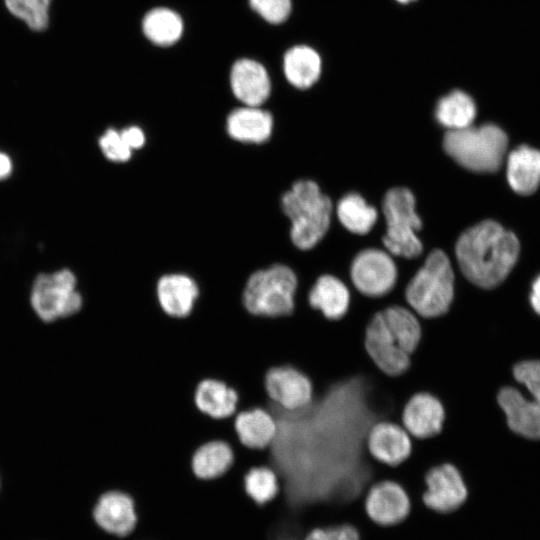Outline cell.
Wrapping results in <instances>:
<instances>
[{
	"instance_id": "6da1fadb",
	"label": "cell",
	"mask_w": 540,
	"mask_h": 540,
	"mask_svg": "<svg viewBox=\"0 0 540 540\" xmlns=\"http://www.w3.org/2000/svg\"><path fill=\"white\" fill-rule=\"evenodd\" d=\"M277 433L266 449L268 466L281 482V496L300 507L359 495L375 483L378 462L367 434L381 421L368 389L357 376L313 391L305 407L288 411L266 405Z\"/></svg>"
},
{
	"instance_id": "7a4b0ae2",
	"label": "cell",
	"mask_w": 540,
	"mask_h": 540,
	"mask_svg": "<svg viewBox=\"0 0 540 540\" xmlns=\"http://www.w3.org/2000/svg\"><path fill=\"white\" fill-rule=\"evenodd\" d=\"M517 237L493 220L464 231L455 253L462 275L482 289L498 286L509 274L519 254Z\"/></svg>"
},
{
	"instance_id": "3957f363",
	"label": "cell",
	"mask_w": 540,
	"mask_h": 540,
	"mask_svg": "<svg viewBox=\"0 0 540 540\" xmlns=\"http://www.w3.org/2000/svg\"><path fill=\"white\" fill-rule=\"evenodd\" d=\"M421 335L420 318L408 306L392 304L370 319L365 329L364 347L381 372L399 376L410 367Z\"/></svg>"
},
{
	"instance_id": "277c9868",
	"label": "cell",
	"mask_w": 540,
	"mask_h": 540,
	"mask_svg": "<svg viewBox=\"0 0 540 540\" xmlns=\"http://www.w3.org/2000/svg\"><path fill=\"white\" fill-rule=\"evenodd\" d=\"M455 273L448 256L433 250L404 289L407 306L423 319L446 314L455 297Z\"/></svg>"
},
{
	"instance_id": "5b68a950",
	"label": "cell",
	"mask_w": 540,
	"mask_h": 540,
	"mask_svg": "<svg viewBox=\"0 0 540 540\" xmlns=\"http://www.w3.org/2000/svg\"><path fill=\"white\" fill-rule=\"evenodd\" d=\"M281 206L291 221L290 237L297 248L307 250L314 247L327 232L332 203L315 182H295L283 194Z\"/></svg>"
},
{
	"instance_id": "8992f818",
	"label": "cell",
	"mask_w": 540,
	"mask_h": 540,
	"mask_svg": "<svg viewBox=\"0 0 540 540\" xmlns=\"http://www.w3.org/2000/svg\"><path fill=\"white\" fill-rule=\"evenodd\" d=\"M298 277L284 264H274L249 274L242 292L245 309L252 315L281 317L293 313Z\"/></svg>"
},
{
	"instance_id": "52a82bcc",
	"label": "cell",
	"mask_w": 540,
	"mask_h": 540,
	"mask_svg": "<svg viewBox=\"0 0 540 540\" xmlns=\"http://www.w3.org/2000/svg\"><path fill=\"white\" fill-rule=\"evenodd\" d=\"M507 145V135L495 124L448 130L443 139L445 152L459 165L474 172L497 171Z\"/></svg>"
},
{
	"instance_id": "ba28073f",
	"label": "cell",
	"mask_w": 540,
	"mask_h": 540,
	"mask_svg": "<svg viewBox=\"0 0 540 540\" xmlns=\"http://www.w3.org/2000/svg\"><path fill=\"white\" fill-rule=\"evenodd\" d=\"M382 208L387 224L383 237L385 247L397 256L418 257L422 243L416 233L422 228V222L415 211L412 192L404 187L390 189L384 196Z\"/></svg>"
},
{
	"instance_id": "9c48e42d",
	"label": "cell",
	"mask_w": 540,
	"mask_h": 540,
	"mask_svg": "<svg viewBox=\"0 0 540 540\" xmlns=\"http://www.w3.org/2000/svg\"><path fill=\"white\" fill-rule=\"evenodd\" d=\"M30 305L46 324L71 318L83 308L84 297L77 289V278L69 269L39 274L32 285Z\"/></svg>"
},
{
	"instance_id": "30bf717a",
	"label": "cell",
	"mask_w": 540,
	"mask_h": 540,
	"mask_svg": "<svg viewBox=\"0 0 540 540\" xmlns=\"http://www.w3.org/2000/svg\"><path fill=\"white\" fill-rule=\"evenodd\" d=\"M349 278L358 293L376 299L387 296L394 289L398 271L386 252L366 249L352 261Z\"/></svg>"
},
{
	"instance_id": "8fae6325",
	"label": "cell",
	"mask_w": 540,
	"mask_h": 540,
	"mask_svg": "<svg viewBox=\"0 0 540 540\" xmlns=\"http://www.w3.org/2000/svg\"><path fill=\"white\" fill-rule=\"evenodd\" d=\"M424 504L439 513L458 509L467 499L468 489L461 472L446 462L430 468L425 474Z\"/></svg>"
},
{
	"instance_id": "7c38bea8",
	"label": "cell",
	"mask_w": 540,
	"mask_h": 540,
	"mask_svg": "<svg viewBox=\"0 0 540 540\" xmlns=\"http://www.w3.org/2000/svg\"><path fill=\"white\" fill-rule=\"evenodd\" d=\"M92 512L95 523L117 538L129 537L138 526L136 502L129 493L122 490L111 489L101 493Z\"/></svg>"
},
{
	"instance_id": "4fadbf2b",
	"label": "cell",
	"mask_w": 540,
	"mask_h": 540,
	"mask_svg": "<svg viewBox=\"0 0 540 540\" xmlns=\"http://www.w3.org/2000/svg\"><path fill=\"white\" fill-rule=\"evenodd\" d=\"M264 384L269 399L288 411L301 409L313 399L310 378L292 365L271 367L265 374Z\"/></svg>"
},
{
	"instance_id": "5bb4252c",
	"label": "cell",
	"mask_w": 540,
	"mask_h": 540,
	"mask_svg": "<svg viewBox=\"0 0 540 540\" xmlns=\"http://www.w3.org/2000/svg\"><path fill=\"white\" fill-rule=\"evenodd\" d=\"M445 420L442 402L429 392H417L405 403L401 425L412 438L428 439L438 435Z\"/></svg>"
},
{
	"instance_id": "9a60e30c",
	"label": "cell",
	"mask_w": 540,
	"mask_h": 540,
	"mask_svg": "<svg viewBox=\"0 0 540 540\" xmlns=\"http://www.w3.org/2000/svg\"><path fill=\"white\" fill-rule=\"evenodd\" d=\"M365 510L372 521L390 526L401 522L410 510L405 489L395 481L381 480L370 486L364 500Z\"/></svg>"
},
{
	"instance_id": "2e32d148",
	"label": "cell",
	"mask_w": 540,
	"mask_h": 540,
	"mask_svg": "<svg viewBox=\"0 0 540 540\" xmlns=\"http://www.w3.org/2000/svg\"><path fill=\"white\" fill-rule=\"evenodd\" d=\"M366 446L374 460L395 467L409 457L412 437L401 424L383 420L374 423L370 428Z\"/></svg>"
},
{
	"instance_id": "e0dca14e",
	"label": "cell",
	"mask_w": 540,
	"mask_h": 540,
	"mask_svg": "<svg viewBox=\"0 0 540 540\" xmlns=\"http://www.w3.org/2000/svg\"><path fill=\"white\" fill-rule=\"evenodd\" d=\"M199 294L198 283L187 273H165L156 282L158 303L164 313L171 317H187L192 312Z\"/></svg>"
},
{
	"instance_id": "ac0fdd59",
	"label": "cell",
	"mask_w": 540,
	"mask_h": 540,
	"mask_svg": "<svg viewBox=\"0 0 540 540\" xmlns=\"http://www.w3.org/2000/svg\"><path fill=\"white\" fill-rule=\"evenodd\" d=\"M230 83L235 97L246 106L262 105L271 91V82L265 67L248 58L234 63Z\"/></svg>"
},
{
	"instance_id": "d6986e66",
	"label": "cell",
	"mask_w": 540,
	"mask_h": 540,
	"mask_svg": "<svg viewBox=\"0 0 540 540\" xmlns=\"http://www.w3.org/2000/svg\"><path fill=\"white\" fill-rule=\"evenodd\" d=\"M497 403L505 413L508 427L531 439H540V404L526 399L517 389L504 387L497 394Z\"/></svg>"
},
{
	"instance_id": "ffe728a7",
	"label": "cell",
	"mask_w": 540,
	"mask_h": 540,
	"mask_svg": "<svg viewBox=\"0 0 540 540\" xmlns=\"http://www.w3.org/2000/svg\"><path fill=\"white\" fill-rule=\"evenodd\" d=\"M310 307L328 320L342 319L347 313L351 291L347 284L332 274L319 275L307 294Z\"/></svg>"
},
{
	"instance_id": "44dd1931",
	"label": "cell",
	"mask_w": 540,
	"mask_h": 540,
	"mask_svg": "<svg viewBox=\"0 0 540 540\" xmlns=\"http://www.w3.org/2000/svg\"><path fill=\"white\" fill-rule=\"evenodd\" d=\"M234 429L243 446L263 450L273 442L277 424L267 409L255 407L234 415Z\"/></svg>"
},
{
	"instance_id": "7402d4cb",
	"label": "cell",
	"mask_w": 540,
	"mask_h": 540,
	"mask_svg": "<svg viewBox=\"0 0 540 540\" xmlns=\"http://www.w3.org/2000/svg\"><path fill=\"white\" fill-rule=\"evenodd\" d=\"M273 117L259 106H244L230 112L226 121L228 135L239 142L263 143L272 133Z\"/></svg>"
},
{
	"instance_id": "603a6c76",
	"label": "cell",
	"mask_w": 540,
	"mask_h": 540,
	"mask_svg": "<svg viewBox=\"0 0 540 540\" xmlns=\"http://www.w3.org/2000/svg\"><path fill=\"white\" fill-rule=\"evenodd\" d=\"M194 402L203 414L213 419H224L237 413L238 394L225 382L209 378L197 385Z\"/></svg>"
},
{
	"instance_id": "cb8c5ba5",
	"label": "cell",
	"mask_w": 540,
	"mask_h": 540,
	"mask_svg": "<svg viewBox=\"0 0 540 540\" xmlns=\"http://www.w3.org/2000/svg\"><path fill=\"white\" fill-rule=\"evenodd\" d=\"M507 179L516 193L532 194L540 183V151L523 145L510 152Z\"/></svg>"
},
{
	"instance_id": "d4e9b609",
	"label": "cell",
	"mask_w": 540,
	"mask_h": 540,
	"mask_svg": "<svg viewBox=\"0 0 540 540\" xmlns=\"http://www.w3.org/2000/svg\"><path fill=\"white\" fill-rule=\"evenodd\" d=\"M234 462L229 443L215 439L199 446L191 459L192 471L198 479L214 480L223 476Z\"/></svg>"
},
{
	"instance_id": "484cf974",
	"label": "cell",
	"mask_w": 540,
	"mask_h": 540,
	"mask_svg": "<svg viewBox=\"0 0 540 540\" xmlns=\"http://www.w3.org/2000/svg\"><path fill=\"white\" fill-rule=\"evenodd\" d=\"M321 67L320 55L309 46H294L284 55V74L296 88L306 89L312 86L321 74Z\"/></svg>"
},
{
	"instance_id": "4316f807",
	"label": "cell",
	"mask_w": 540,
	"mask_h": 540,
	"mask_svg": "<svg viewBox=\"0 0 540 540\" xmlns=\"http://www.w3.org/2000/svg\"><path fill=\"white\" fill-rule=\"evenodd\" d=\"M476 115L472 97L461 90H454L442 97L436 106V120L448 130L468 127Z\"/></svg>"
},
{
	"instance_id": "83f0119b",
	"label": "cell",
	"mask_w": 540,
	"mask_h": 540,
	"mask_svg": "<svg viewBox=\"0 0 540 540\" xmlns=\"http://www.w3.org/2000/svg\"><path fill=\"white\" fill-rule=\"evenodd\" d=\"M144 35L154 44L170 46L183 33V21L173 10L158 7L146 13L142 22Z\"/></svg>"
},
{
	"instance_id": "f1b7e54d",
	"label": "cell",
	"mask_w": 540,
	"mask_h": 540,
	"mask_svg": "<svg viewBox=\"0 0 540 540\" xmlns=\"http://www.w3.org/2000/svg\"><path fill=\"white\" fill-rule=\"evenodd\" d=\"M243 487L248 498L258 506L271 503L281 492L279 476L268 465L251 467L244 474Z\"/></svg>"
},
{
	"instance_id": "f546056e",
	"label": "cell",
	"mask_w": 540,
	"mask_h": 540,
	"mask_svg": "<svg viewBox=\"0 0 540 540\" xmlns=\"http://www.w3.org/2000/svg\"><path fill=\"white\" fill-rule=\"evenodd\" d=\"M342 225L352 233L366 234L377 220V211L357 193L344 196L337 205Z\"/></svg>"
},
{
	"instance_id": "4dcf8cb0",
	"label": "cell",
	"mask_w": 540,
	"mask_h": 540,
	"mask_svg": "<svg viewBox=\"0 0 540 540\" xmlns=\"http://www.w3.org/2000/svg\"><path fill=\"white\" fill-rule=\"evenodd\" d=\"M53 0H3L8 12L22 21L30 30L41 32L50 23Z\"/></svg>"
},
{
	"instance_id": "1f68e13d",
	"label": "cell",
	"mask_w": 540,
	"mask_h": 540,
	"mask_svg": "<svg viewBox=\"0 0 540 540\" xmlns=\"http://www.w3.org/2000/svg\"><path fill=\"white\" fill-rule=\"evenodd\" d=\"M99 146L104 156L114 162H126L132 156V149L126 143L120 131L109 128L99 139Z\"/></svg>"
},
{
	"instance_id": "d6a6232c",
	"label": "cell",
	"mask_w": 540,
	"mask_h": 540,
	"mask_svg": "<svg viewBox=\"0 0 540 540\" xmlns=\"http://www.w3.org/2000/svg\"><path fill=\"white\" fill-rule=\"evenodd\" d=\"M251 8L269 23L284 22L291 12V0H249Z\"/></svg>"
},
{
	"instance_id": "836d02e7",
	"label": "cell",
	"mask_w": 540,
	"mask_h": 540,
	"mask_svg": "<svg viewBox=\"0 0 540 540\" xmlns=\"http://www.w3.org/2000/svg\"><path fill=\"white\" fill-rule=\"evenodd\" d=\"M515 379L524 384L540 404V361H524L513 369Z\"/></svg>"
},
{
	"instance_id": "e575fe53",
	"label": "cell",
	"mask_w": 540,
	"mask_h": 540,
	"mask_svg": "<svg viewBox=\"0 0 540 540\" xmlns=\"http://www.w3.org/2000/svg\"><path fill=\"white\" fill-rule=\"evenodd\" d=\"M303 540H359L358 530L349 524L314 528Z\"/></svg>"
},
{
	"instance_id": "d590c367",
	"label": "cell",
	"mask_w": 540,
	"mask_h": 540,
	"mask_svg": "<svg viewBox=\"0 0 540 540\" xmlns=\"http://www.w3.org/2000/svg\"><path fill=\"white\" fill-rule=\"evenodd\" d=\"M121 135L132 150L141 148L145 143V134L137 126H130L122 129Z\"/></svg>"
},
{
	"instance_id": "8d00e7d4",
	"label": "cell",
	"mask_w": 540,
	"mask_h": 540,
	"mask_svg": "<svg viewBox=\"0 0 540 540\" xmlns=\"http://www.w3.org/2000/svg\"><path fill=\"white\" fill-rule=\"evenodd\" d=\"M531 304L534 310L540 314V276L532 285Z\"/></svg>"
},
{
	"instance_id": "74e56055",
	"label": "cell",
	"mask_w": 540,
	"mask_h": 540,
	"mask_svg": "<svg viewBox=\"0 0 540 540\" xmlns=\"http://www.w3.org/2000/svg\"><path fill=\"white\" fill-rule=\"evenodd\" d=\"M11 169L12 165L9 157L0 152V179L7 177Z\"/></svg>"
},
{
	"instance_id": "f35d334b",
	"label": "cell",
	"mask_w": 540,
	"mask_h": 540,
	"mask_svg": "<svg viewBox=\"0 0 540 540\" xmlns=\"http://www.w3.org/2000/svg\"><path fill=\"white\" fill-rule=\"evenodd\" d=\"M399 3H402V4H408L412 1H415V0H397Z\"/></svg>"
}]
</instances>
